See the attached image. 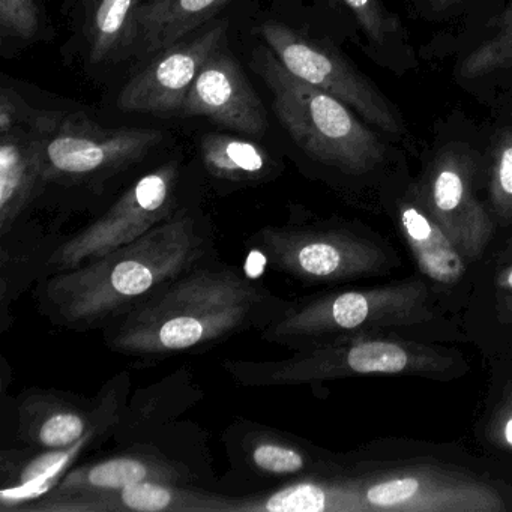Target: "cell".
Wrapping results in <instances>:
<instances>
[{"label":"cell","instance_id":"cell-1","mask_svg":"<svg viewBox=\"0 0 512 512\" xmlns=\"http://www.w3.org/2000/svg\"><path fill=\"white\" fill-rule=\"evenodd\" d=\"M220 257L202 209H184L142 238L32 287L40 316L73 332L103 331L202 263Z\"/></svg>","mask_w":512,"mask_h":512},{"label":"cell","instance_id":"cell-2","mask_svg":"<svg viewBox=\"0 0 512 512\" xmlns=\"http://www.w3.org/2000/svg\"><path fill=\"white\" fill-rule=\"evenodd\" d=\"M289 302L217 257L176 278L101 334L112 352L154 365L262 332Z\"/></svg>","mask_w":512,"mask_h":512},{"label":"cell","instance_id":"cell-3","mask_svg":"<svg viewBox=\"0 0 512 512\" xmlns=\"http://www.w3.org/2000/svg\"><path fill=\"white\" fill-rule=\"evenodd\" d=\"M454 359L445 350L415 341L359 332L278 361L227 359L223 368L245 388L314 385L367 374L439 377Z\"/></svg>","mask_w":512,"mask_h":512},{"label":"cell","instance_id":"cell-4","mask_svg":"<svg viewBox=\"0 0 512 512\" xmlns=\"http://www.w3.org/2000/svg\"><path fill=\"white\" fill-rule=\"evenodd\" d=\"M256 70L278 121L308 157L347 175H364L382 163L385 143L343 101L293 76L269 49L257 52Z\"/></svg>","mask_w":512,"mask_h":512},{"label":"cell","instance_id":"cell-5","mask_svg":"<svg viewBox=\"0 0 512 512\" xmlns=\"http://www.w3.org/2000/svg\"><path fill=\"white\" fill-rule=\"evenodd\" d=\"M430 301L427 284L416 280L319 293L290 301L260 337L293 352L314 349L359 332L427 322L431 317Z\"/></svg>","mask_w":512,"mask_h":512},{"label":"cell","instance_id":"cell-6","mask_svg":"<svg viewBox=\"0 0 512 512\" xmlns=\"http://www.w3.org/2000/svg\"><path fill=\"white\" fill-rule=\"evenodd\" d=\"M47 188H103L163 140L149 128H104L83 113L43 112L37 128Z\"/></svg>","mask_w":512,"mask_h":512},{"label":"cell","instance_id":"cell-7","mask_svg":"<svg viewBox=\"0 0 512 512\" xmlns=\"http://www.w3.org/2000/svg\"><path fill=\"white\" fill-rule=\"evenodd\" d=\"M181 179L178 161L161 164L137 178L94 220L62 239L50 257L46 277L100 259L196 206L182 196Z\"/></svg>","mask_w":512,"mask_h":512},{"label":"cell","instance_id":"cell-8","mask_svg":"<svg viewBox=\"0 0 512 512\" xmlns=\"http://www.w3.org/2000/svg\"><path fill=\"white\" fill-rule=\"evenodd\" d=\"M247 245L272 268L308 286L368 277L388 265L382 248L344 227L268 226L248 236Z\"/></svg>","mask_w":512,"mask_h":512},{"label":"cell","instance_id":"cell-9","mask_svg":"<svg viewBox=\"0 0 512 512\" xmlns=\"http://www.w3.org/2000/svg\"><path fill=\"white\" fill-rule=\"evenodd\" d=\"M202 391L188 367H182L160 382L140 389L128 398L113 440L121 445L146 443L193 467L217 488L205 433L181 419L202 400Z\"/></svg>","mask_w":512,"mask_h":512},{"label":"cell","instance_id":"cell-10","mask_svg":"<svg viewBox=\"0 0 512 512\" xmlns=\"http://www.w3.org/2000/svg\"><path fill=\"white\" fill-rule=\"evenodd\" d=\"M229 470L217 490L232 496L263 493L337 469L322 452L280 428L239 418L223 434Z\"/></svg>","mask_w":512,"mask_h":512},{"label":"cell","instance_id":"cell-11","mask_svg":"<svg viewBox=\"0 0 512 512\" xmlns=\"http://www.w3.org/2000/svg\"><path fill=\"white\" fill-rule=\"evenodd\" d=\"M131 392L130 371L104 383L95 397L28 388L16 398L17 440L31 448H65L92 431L116 428Z\"/></svg>","mask_w":512,"mask_h":512},{"label":"cell","instance_id":"cell-12","mask_svg":"<svg viewBox=\"0 0 512 512\" xmlns=\"http://www.w3.org/2000/svg\"><path fill=\"white\" fill-rule=\"evenodd\" d=\"M259 34L293 76L343 101L365 122L385 133L394 136L403 133L397 112L385 95L335 50L280 22L263 23Z\"/></svg>","mask_w":512,"mask_h":512},{"label":"cell","instance_id":"cell-13","mask_svg":"<svg viewBox=\"0 0 512 512\" xmlns=\"http://www.w3.org/2000/svg\"><path fill=\"white\" fill-rule=\"evenodd\" d=\"M475 172L469 152L446 148L431 163L418 191V202L467 262L478 259L493 236V221L476 197Z\"/></svg>","mask_w":512,"mask_h":512},{"label":"cell","instance_id":"cell-14","mask_svg":"<svg viewBox=\"0 0 512 512\" xmlns=\"http://www.w3.org/2000/svg\"><path fill=\"white\" fill-rule=\"evenodd\" d=\"M371 511L497 512L503 511L499 493L469 476L437 467L392 470L364 484Z\"/></svg>","mask_w":512,"mask_h":512},{"label":"cell","instance_id":"cell-15","mask_svg":"<svg viewBox=\"0 0 512 512\" xmlns=\"http://www.w3.org/2000/svg\"><path fill=\"white\" fill-rule=\"evenodd\" d=\"M227 28L224 23L191 40H182L158 53L145 70L125 85L119 95L122 112L175 115L196 82L208 59L223 47Z\"/></svg>","mask_w":512,"mask_h":512},{"label":"cell","instance_id":"cell-16","mask_svg":"<svg viewBox=\"0 0 512 512\" xmlns=\"http://www.w3.org/2000/svg\"><path fill=\"white\" fill-rule=\"evenodd\" d=\"M190 484L209 487L197 470L146 443L121 445L119 451L77 464L43 500L67 499L83 494L119 490L139 482ZM40 500V502H43ZM34 506V505H32Z\"/></svg>","mask_w":512,"mask_h":512},{"label":"cell","instance_id":"cell-17","mask_svg":"<svg viewBox=\"0 0 512 512\" xmlns=\"http://www.w3.org/2000/svg\"><path fill=\"white\" fill-rule=\"evenodd\" d=\"M181 115L203 116L244 136L268 131V115L244 70L232 53L221 47L206 62L191 86Z\"/></svg>","mask_w":512,"mask_h":512},{"label":"cell","instance_id":"cell-18","mask_svg":"<svg viewBox=\"0 0 512 512\" xmlns=\"http://www.w3.org/2000/svg\"><path fill=\"white\" fill-rule=\"evenodd\" d=\"M116 428H100L65 448L20 446L0 452V509L28 511L46 499L88 452L113 440Z\"/></svg>","mask_w":512,"mask_h":512},{"label":"cell","instance_id":"cell-19","mask_svg":"<svg viewBox=\"0 0 512 512\" xmlns=\"http://www.w3.org/2000/svg\"><path fill=\"white\" fill-rule=\"evenodd\" d=\"M238 496L203 485L146 481L119 490L43 500L31 512H236Z\"/></svg>","mask_w":512,"mask_h":512},{"label":"cell","instance_id":"cell-20","mask_svg":"<svg viewBox=\"0 0 512 512\" xmlns=\"http://www.w3.org/2000/svg\"><path fill=\"white\" fill-rule=\"evenodd\" d=\"M364 484L337 469L263 493L238 496L236 512H365Z\"/></svg>","mask_w":512,"mask_h":512},{"label":"cell","instance_id":"cell-21","mask_svg":"<svg viewBox=\"0 0 512 512\" xmlns=\"http://www.w3.org/2000/svg\"><path fill=\"white\" fill-rule=\"evenodd\" d=\"M46 188L37 131L14 130L0 136V235L28 217Z\"/></svg>","mask_w":512,"mask_h":512},{"label":"cell","instance_id":"cell-22","mask_svg":"<svg viewBox=\"0 0 512 512\" xmlns=\"http://www.w3.org/2000/svg\"><path fill=\"white\" fill-rule=\"evenodd\" d=\"M65 236L28 230V218L0 235V332L11 325L10 310L29 287L46 278L47 265Z\"/></svg>","mask_w":512,"mask_h":512},{"label":"cell","instance_id":"cell-23","mask_svg":"<svg viewBox=\"0 0 512 512\" xmlns=\"http://www.w3.org/2000/svg\"><path fill=\"white\" fill-rule=\"evenodd\" d=\"M229 0H145L136 19L134 41L145 53H160L187 38Z\"/></svg>","mask_w":512,"mask_h":512},{"label":"cell","instance_id":"cell-24","mask_svg":"<svg viewBox=\"0 0 512 512\" xmlns=\"http://www.w3.org/2000/svg\"><path fill=\"white\" fill-rule=\"evenodd\" d=\"M398 217L404 238L422 274L436 283H457L466 272L467 260L427 209L418 200L404 202L398 209Z\"/></svg>","mask_w":512,"mask_h":512},{"label":"cell","instance_id":"cell-25","mask_svg":"<svg viewBox=\"0 0 512 512\" xmlns=\"http://www.w3.org/2000/svg\"><path fill=\"white\" fill-rule=\"evenodd\" d=\"M200 157L208 175L226 184H256L275 172L274 160L259 143L229 134L203 136Z\"/></svg>","mask_w":512,"mask_h":512},{"label":"cell","instance_id":"cell-26","mask_svg":"<svg viewBox=\"0 0 512 512\" xmlns=\"http://www.w3.org/2000/svg\"><path fill=\"white\" fill-rule=\"evenodd\" d=\"M145 0H91L86 20L89 58L94 64L112 58L133 43L136 19Z\"/></svg>","mask_w":512,"mask_h":512},{"label":"cell","instance_id":"cell-27","mask_svg":"<svg viewBox=\"0 0 512 512\" xmlns=\"http://www.w3.org/2000/svg\"><path fill=\"white\" fill-rule=\"evenodd\" d=\"M512 70V0H509L493 31L460 64L458 76L475 80Z\"/></svg>","mask_w":512,"mask_h":512},{"label":"cell","instance_id":"cell-28","mask_svg":"<svg viewBox=\"0 0 512 512\" xmlns=\"http://www.w3.org/2000/svg\"><path fill=\"white\" fill-rule=\"evenodd\" d=\"M490 203L494 214L508 224L512 221V127L494 140L491 149Z\"/></svg>","mask_w":512,"mask_h":512},{"label":"cell","instance_id":"cell-29","mask_svg":"<svg viewBox=\"0 0 512 512\" xmlns=\"http://www.w3.org/2000/svg\"><path fill=\"white\" fill-rule=\"evenodd\" d=\"M356 19L359 28L376 46L389 43L401 32V25L394 14L389 13L382 0H341Z\"/></svg>","mask_w":512,"mask_h":512},{"label":"cell","instance_id":"cell-30","mask_svg":"<svg viewBox=\"0 0 512 512\" xmlns=\"http://www.w3.org/2000/svg\"><path fill=\"white\" fill-rule=\"evenodd\" d=\"M40 29V11L35 0H0L2 38L31 40Z\"/></svg>","mask_w":512,"mask_h":512},{"label":"cell","instance_id":"cell-31","mask_svg":"<svg viewBox=\"0 0 512 512\" xmlns=\"http://www.w3.org/2000/svg\"><path fill=\"white\" fill-rule=\"evenodd\" d=\"M43 112L32 109L16 91L0 92V136L14 130H35Z\"/></svg>","mask_w":512,"mask_h":512},{"label":"cell","instance_id":"cell-32","mask_svg":"<svg viewBox=\"0 0 512 512\" xmlns=\"http://www.w3.org/2000/svg\"><path fill=\"white\" fill-rule=\"evenodd\" d=\"M493 434L500 443L512 448V398L503 404L502 410L494 419Z\"/></svg>","mask_w":512,"mask_h":512},{"label":"cell","instance_id":"cell-33","mask_svg":"<svg viewBox=\"0 0 512 512\" xmlns=\"http://www.w3.org/2000/svg\"><path fill=\"white\" fill-rule=\"evenodd\" d=\"M496 284L499 289L505 290V292L512 293V265L508 268L502 269L497 275Z\"/></svg>","mask_w":512,"mask_h":512},{"label":"cell","instance_id":"cell-34","mask_svg":"<svg viewBox=\"0 0 512 512\" xmlns=\"http://www.w3.org/2000/svg\"><path fill=\"white\" fill-rule=\"evenodd\" d=\"M503 304H505L506 311H508L509 326H511L512 331V296H505Z\"/></svg>","mask_w":512,"mask_h":512},{"label":"cell","instance_id":"cell-35","mask_svg":"<svg viewBox=\"0 0 512 512\" xmlns=\"http://www.w3.org/2000/svg\"><path fill=\"white\" fill-rule=\"evenodd\" d=\"M437 2H446V0H437Z\"/></svg>","mask_w":512,"mask_h":512}]
</instances>
